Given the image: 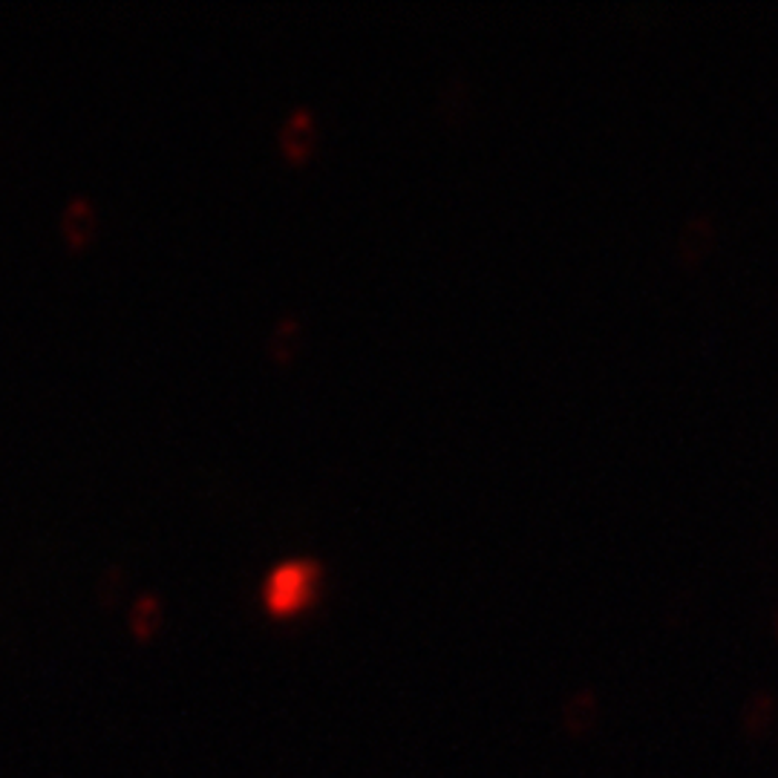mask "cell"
<instances>
[{"instance_id": "cell-1", "label": "cell", "mask_w": 778, "mask_h": 778, "mask_svg": "<svg viewBox=\"0 0 778 778\" xmlns=\"http://www.w3.org/2000/svg\"><path fill=\"white\" fill-rule=\"evenodd\" d=\"M315 142H318V121H315L311 107H295L280 124V148L286 150L291 162H303L315 150Z\"/></svg>"}, {"instance_id": "cell-2", "label": "cell", "mask_w": 778, "mask_h": 778, "mask_svg": "<svg viewBox=\"0 0 778 778\" xmlns=\"http://www.w3.org/2000/svg\"><path fill=\"white\" fill-rule=\"evenodd\" d=\"M470 107H473V81H470L467 72L453 70L441 81L439 96H436V110H439L441 121L456 124L470 113Z\"/></svg>"}, {"instance_id": "cell-3", "label": "cell", "mask_w": 778, "mask_h": 778, "mask_svg": "<svg viewBox=\"0 0 778 778\" xmlns=\"http://www.w3.org/2000/svg\"><path fill=\"white\" fill-rule=\"evenodd\" d=\"M309 568L306 566H286L275 571L269 580V602L271 609L289 611L295 609L306 595H309Z\"/></svg>"}, {"instance_id": "cell-4", "label": "cell", "mask_w": 778, "mask_h": 778, "mask_svg": "<svg viewBox=\"0 0 778 778\" xmlns=\"http://www.w3.org/2000/svg\"><path fill=\"white\" fill-rule=\"evenodd\" d=\"M306 338V326L298 315H283L277 318L275 326H271L269 338H266V349H269L271 361L277 363H289L295 355L300 352Z\"/></svg>"}, {"instance_id": "cell-5", "label": "cell", "mask_w": 778, "mask_h": 778, "mask_svg": "<svg viewBox=\"0 0 778 778\" xmlns=\"http://www.w3.org/2000/svg\"><path fill=\"white\" fill-rule=\"evenodd\" d=\"M96 206L87 197L67 199L64 211H61V231H64L70 246H84L96 233Z\"/></svg>"}, {"instance_id": "cell-6", "label": "cell", "mask_w": 778, "mask_h": 778, "mask_svg": "<svg viewBox=\"0 0 778 778\" xmlns=\"http://www.w3.org/2000/svg\"><path fill=\"white\" fill-rule=\"evenodd\" d=\"M715 240V226L709 217H692V220L684 222L678 233V255L687 262L698 260V257L707 255V248Z\"/></svg>"}, {"instance_id": "cell-7", "label": "cell", "mask_w": 778, "mask_h": 778, "mask_svg": "<svg viewBox=\"0 0 778 778\" xmlns=\"http://www.w3.org/2000/svg\"><path fill=\"white\" fill-rule=\"evenodd\" d=\"M595 721H597V698L595 692L582 689V692L573 695V698L566 704V709H562V727H566L568 736H586L588 729L595 727Z\"/></svg>"}, {"instance_id": "cell-8", "label": "cell", "mask_w": 778, "mask_h": 778, "mask_svg": "<svg viewBox=\"0 0 778 778\" xmlns=\"http://www.w3.org/2000/svg\"><path fill=\"white\" fill-rule=\"evenodd\" d=\"M772 718H776V698H772V692H756L750 700H747V707H744V732H747V738H752V741H758V738L767 736V729L772 727Z\"/></svg>"}, {"instance_id": "cell-9", "label": "cell", "mask_w": 778, "mask_h": 778, "mask_svg": "<svg viewBox=\"0 0 778 778\" xmlns=\"http://www.w3.org/2000/svg\"><path fill=\"white\" fill-rule=\"evenodd\" d=\"M162 622V602L156 600L153 595L136 600L133 611H130V626L139 637H150Z\"/></svg>"}, {"instance_id": "cell-10", "label": "cell", "mask_w": 778, "mask_h": 778, "mask_svg": "<svg viewBox=\"0 0 778 778\" xmlns=\"http://www.w3.org/2000/svg\"><path fill=\"white\" fill-rule=\"evenodd\" d=\"M128 588V571L121 562H107L99 573V582H96V591H99V600L104 606H113Z\"/></svg>"}, {"instance_id": "cell-11", "label": "cell", "mask_w": 778, "mask_h": 778, "mask_svg": "<svg viewBox=\"0 0 778 778\" xmlns=\"http://www.w3.org/2000/svg\"><path fill=\"white\" fill-rule=\"evenodd\" d=\"M776 631H778V611H776Z\"/></svg>"}]
</instances>
